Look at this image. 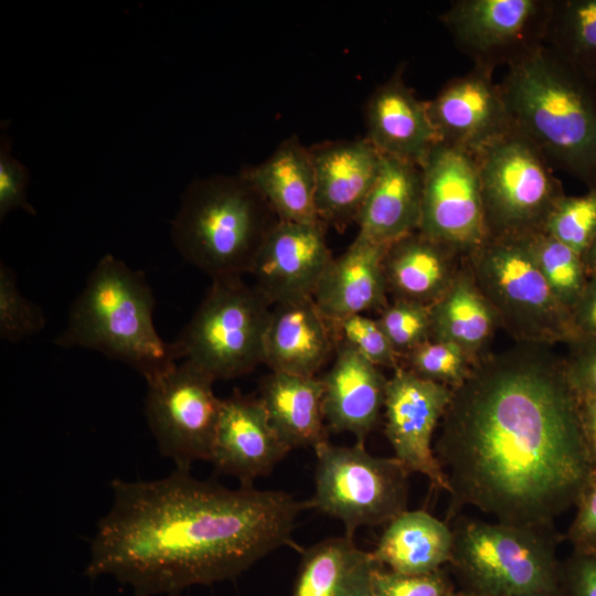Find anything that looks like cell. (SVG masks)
Here are the masks:
<instances>
[{
	"label": "cell",
	"instance_id": "4",
	"mask_svg": "<svg viewBox=\"0 0 596 596\" xmlns=\"http://www.w3.org/2000/svg\"><path fill=\"white\" fill-rule=\"evenodd\" d=\"M155 307L143 273L106 254L87 277L55 343L98 351L126 363L149 383L181 359L175 341H164L156 330Z\"/></svg>",
	"mask_w": 596,
	"mask_h": 596
},
{
	"label": "cell",
	"instance_id": "31",
	"mask_svg": "<svg viewBox=\"0 0 596 596\" xmlns=\"http://www.w3.org/2000/svg\"><path fill=\"white\" fill-rule=\"evenodd\" d=\"M523 238L553 294L571 312L588 280L583 257L544 231Z\"/></svg>",
	"mask_w": 596,
	"mask_h": 596
},
{
	"label": "cell",
	"instance_id": "23",
	"mask_svg": "<svg viewBox=\"0 0 596 596\" xmlns=\"http://www.w3.org/2000/svg\"><path fill=\"white\" fill-rule=\"evenodd\" d=\"M422 192L421 166L382 155L377 179L355 221V240L389 246L418 231Z\"/></svg>",
	"mask_w": 596,
	"mask_h": 596
},
{
	"label": "cell",
	"instance_id": "3",
	"mask_svg": "<svg viewBox=\"0 0 596 596\" xmlns=\"http://www.w3.org/2000/svg\"><path fill=\"white\" fill-rule=\"evenodd\" d=\"M499 85L512 125L553 169L596 188V85L544 44L510 64Z\"/></svg>",
	"mask_w": 596,
	"mask_h": 596
},
{
	"label": "cell",
	"instance_id": "22",
	"mask_svg": "<svg viewBox=\"0 0 596 596\" xmlns=\"http://www.w3.org/2000/svg\"><path fill=\"white\" fill-rule=\"evenodd\" d=\"M336 347L332 323L312 298L273 306L264 347L270 371L316 376Z\"/></svg>",
	"mask_w": 596,
	"mask_h": 596
},
{
	"label": "cell",
	"instance_id": "11",
	"mask_svg": "<svg viewBox=\"0 0 596 596\" xmlns=\"http://www.w3.org/2000/svg\"><path fill=\"white\" fill-rule=\"evenodd\" d=\"M213 383L188 361L147 383L145 415L160 454L175 469L211 460L222 404Z\"/></svg>",
	"mask_w": 596,
	"mask_h": 596
},
{
	"label": "cell",
	"instance_id": "8",
	"mask_svg": "<svg viewBox=\"0 0 596 596\" xmlns=\"http://www.w3.org/2000/svg\"><path fill=\"white\" fill-rule=\"evenodd\" d=\"M273 302L242 277L212 280L175 343L188 361L216 380H230L264 363Z\"/></svg>",
	"mask_w": 596,
	"mask_h": 596
},
{
	"label": "cell",
	"instance_id": "7",
	"mask_svg": "<svg viewBox=\"0 0 596 596\" xmlns=\"http://www.w3.org/2000/svg\"><path fill=\"white\" fill-rule=\"evenodd\" d=\"M464 263L502 327L518 342L551 347L575 340L558 301L523 237L488 238Z\"/></svg>",
	"mask_w": 596,
	"mask_h": 596
},
{
	"label": "cell",
	"instance_id": "37",
	"mask_svg": "<svg viewBox=\"0 0 596 596\" xmlns=\"http://www.w3.org/2000/svg\"><path fill=\"white\" fill-rule=\"evenodd\" d=\"M455 587L444 568L427 574L376 571L372 596H449Z\"/></svg>",
	"mask_w": 596,
	"mask_h": 596
},
{
	"label": "cell",
	"instance_id": "16",
	"mask_svg": "<svg viewBox=\"0 0 596 596\" xmlns=\"http://www.w3.org/2000/svg\"><path fill=\"white\" fill-rule=\"evenodd\" d=\"M492 73L475 65L467 74L446 83L426 102L438 141L475 153L512 126Z\"/></svg>",
	"mask_w": 596,
	"mask_h": 596
},
{
	"label": "cell",
	"instance_id": "24",
	"mask_svg": "<svg viewBox=\"0 0 596 596\" xmlns=\"http://www.w3.org/2000/svg\"><path fill=\"white\" fill-rule=\"evenodd\" d=\"M464 257L419 231L391 243L383 257L389 295L430 306L448 289Z\"/></svg>",
	"mask_w": 596,
	"mask_h": 596
},
{
	"label": "cell",
	"instance_id": "43",
	"mask_svg": "<svg viewBox=\"0 0 596 596\" xmlns=\"http://www.w3.org/2000/svg\"><path fill=\"white\" fill-rule=\"evenodd\" d=\"M577 411L584 445L592 471L596 470V395L577 397Z\"/></svg>",
	"mask_w": 596,
	"mask_h": 596
},
{
	"label": "cell",
	"instance_id": "40",
	"mask_svg": "<svg viewBox=\"0 0 596 596\" xmlns=\"http://www.w3.org/2000/svg\"><path fill=\"white\" fill-rule=\"evenodd\" d=\"M575 508L567 540L573 550L596 551V470L590 472Z\"/></svg>",
	"mask_w": 596,
	"mask_h": 596
},
{
	"label": "cell",
	"instance_id": "38",
	"mask_svg": "<svg viewBox=\"0 0 596 596\" xmlns=\"http://www.w3.org/2000/svg\"><path fill=\"white\" fill-rule=\"evenodd\" d=\"M30 172L25 166L12 157L10 142L6 136L0 143V219L13 210H23L36 215L34 207L29 203L26 185Z\"/></svg>",
	"mask_w": 596,
	"mask_h": 596
},
{
	"label": "cell",
	"instance_id": "32",
	"mask_svg": "<svg viewBox=\"0 0 596 596\" xmlns=\"http://www.w3.org/2000/svg\"><path fill=\"white\" fill-rule=\"evenodd\" d=\"M543 231L583 257L596 235V188L581 195L562 196Z\"/></svg>",
	"mask_w": 596,
	"mask_h": 596
},
{
	"label": "cell",
	"instance_id": "39",
	"mask_svg": "<svg viewBox=\"0 0 596 596\" xmlns=\"http://www.w3.org/2000/svg\"><path fill=\"white\" fill-rule=\"evenodd\" d=\"M567 345L563 363L572 391L576 397L596 395V340L577 339Z\"/></svg>",
	"mask_w": 596,
	"mask_h": 596
},
{
	"label": "cell",
	"instance_id": "33",
	"mask_svg": "<svg viewBox=\"0 0 596 596\" xmlns=\"http://www.w3.org/2000/svg\"><path fill=\"white\" fill-rule=\"evenodd\" d=\"M406 368L417 376L450 389L459 386L471 372L475 362L458 345L429 340L403 358Z\"/></svg>",
	"mask_w": 596,
	"mask_h": 596
},
{
	"label": "cell",
	"instance_id": "25",
	"mask_svg": "<svg viewBox=\"0 0 596 596\" xmlns=\"http://www.w3.org/2000/svg\"><path fill=\"white\" fill-rule=\"evenodd\" d=\"M240 174L260 193L278 220L321 223L310 150L297 137L284 140L265 161Z\"/></svg>",
	"mask_w": 596,
	"mask_h": 596
},
{
	"label": "cell",
	"instance_id": "12",
	"mask_svg": "<svg viewBox=\"0 0 596 596\" xmlns=\"http://www.w3.org/2000/svg\"><path fill=\"white\" fill-rule=\"evenodd\" d=\"M421 169L418 231L466 257L489 238L473 153L437 141Z\"/></svg>",
	"mask_w": 596,
	"mask_h": 596
},
{
	"label": "cell",
	"instance_id": "18",
	"mask_svg": "<svg viewBox=\"0 0 596 596\" xmlns=\"http://www.w3.org/2000/svg\"><path fill=\"white\" fill-rule=\"evenodd\" d=\"M309 150L318 217L341 232L356 221L377 179L382 153L366 138L324 142Z\"/></svg>",
	"mask_w": 596,
	"mask_h": 596
},
{
	"label": "cell",
	"instance_id": "5",
	"mask_svg": "<svg viewBox=\"0 0 596 596\" xmlns=\"http://www.w3.org/2000/svg\"><path fill=\"white\" fill-rule=\"evenodd\" d=\"M278 221L260 193L241 174L193 181L172 221L180 255L212 280L249 274Z\"/></svg>",
	"mask_w": 596,
	"mask_h": 596
},
{
	"label": "cell",
	"instance_id": "9",
	"mask_svg": "<svg viewBox=\"0 0 596 596\" xmlns=\"http://www.w3.org/2000/svg\"><path fill=\"white\" fill-rule=\"evenodd\" d=\"M473 156L489 238L543 231L565 192L539 148L512 125Z\"/></svg>",
	"mask_w": 596,
	"mask_h": 596
},
{
	"label": "cell",
	"instance_id": "17",
	"mask_svg": "<svg viewBox=\"0 0 596 596\" xmlns=\"http://www.w3.org/2000/svg\"><path fill=\"white\" fill-rule=\"evenodd\" d=\"M290 451L273 428L258 397L234 392L222 400L210 462L242 487L268 475Z\"/></svg>",
	"mask_w": 596,
	"mask_h": 596
},
{
	"label": "cell",
	"instance_id": "29",
	"mask_svg": "<svg viewBox=\"0 0 596 596\" xmlns=\"http://www.w3.org/2000/svg\"><path fill=\"white\" fill-rule=\"evenodd\" d=\"M430 340L461 348L473 362L500 327L489 302L476 286L464 259L448 289L429 306Z\"/></svg>",
	"mask_w": 596,
	"mask_h": 596
},
{
	"label": "cell",
	"instance_id": "20",
	"mask_svg": "<svg viewBox=\"0 0 596 596\" xmlns=\"http://www.w3.org/2000/svg\"><path fill=\"white\" fill-rule=\"evenodd\" d=\"M366 139L382 153L422 164L438 141L427 103L405 84L402 68L377 86L365 108Z\"/></svg>",
	"mask_w": 596,
	"mask_h": 596
},
{
	"label": "cell",
	"instance_id": "35",
	"mask_svg": "<svg viewBox=\"0 0 596 596\" xmlns=\"http://www.w3.org/2000/svg\"><path fill=\"white\" fill-rule=\"evenodd\" d=\"M376 321L400 359L430 340L429 306L393 299Z\"/></svg>",
	"mask_w": 596,
	"mask_h": 596
},
{
	"label": "cell",
	"instance_id": "15",
	"mask_svg": "<svg viewBox=\"0 0 596 596\" xmlns=\"http://www.w3.org/2000/svg\"><path fill=\"white\" fill-rule=\"evenodd\" d=\"M332 258L322 223L278 220L262 244L249 275L273 305L290 302L312 298Z\"/></svg>",
	"mask_w": 596,
	"mask_h": 596
},
{
	"label": "cell",
	"instance_id": "30",
	"mask_svg": "<svg viewBox=\"0 0 596 596\" xmlns=\"http://www.w3.org/2000/svg\"><path fill=\"white\" fill-rule=\"evenodd\" d=\"M543 44L596 85V0H553Z\"/></svg>",
	"mask_w": 596,
	"mask_h": 596
},
{
	"label": "cell",
	"instance_id": "13",
	"mask_svg": "<svg viewBox=\"0 0 596 596\" xmlns=\"http://www.w3.org/2000/svg\"><path fill=\"white\" fill-rule=\"evenodd\" d=\"M553 0H458L441 15L476 66H509L544 43Z\"/></svg>",
	"mask_w": 596,
	"mask_h": 596
},
{
	"label": "cell",
	"instance_id": "45",
	"mask_svg": "<svg viewBox=\"0 0 596 596\" xmlns=\"http://www.w3.org/2000/svg\"><path fill=\"white\" fill-rule=\"evenodd\" d=\"M449 596H477V595L460 588V589H455Z\"/></svg>",
	"mask_w": 596,
	"mask_h": 596
},
{
	"label": "cell",
	"instance_id": "34",
	"mask_svg": "<svg viewBox=\"0 0 596 596\" xmlns=\"http://www.w3.org/2000/svg\"><path fill=\"white\" fill-rule=\"evenodd\" d=\"M45 326L42 309L18 287L14 272L4 263L0 264V338L19 342L38 334Z\"/></svg>",
	"mask_w": 596,
	"mask_h": 596
},
{
	"label": "cell",
	"instance_id": "36",
	"mask_svg": "<svg viewBox=\"0 0 596 596\" xmlns=\"http://www.w3.org/2000/svg\"><path fill=\"white\" fill-rule=\"evenodd\" d=\"M337 343H343L379 368L397 370L402 365L376 319L353 315L331 322Z\"/></svg>",
	"mask_w": 596,
	"mask_h": 596
},
{
	"label": "cell",
	"instance_id": "14",
	"mask_svg": "<svg viewBox=\"0 0 596 596\" xmlns=\"http://www.w3.org/2000/svg\"><path fill=\"white\" fill-rule=\"evenodd\" d=\"M453 389L422 379L404 366L387 379L385 436L394 457L412 472L448 492L446 476L434 453V436L450 403Z\"/></svg>",
	"mask_w": 596,
	"mask_h": 596
},
{
	"label": "cell",
	"instance_id": "2",
	"mask_svg": "<svg viewBox=\"0 0 596 596\" xmlns=\"http://www.w3.org/2000/svg\"><path fill=\"white\" fill-rule=\"evenodd\" d=\"M111 490L84 573L110 576L134 596L235 578L290 544L299 513L310 509L284 491L230 489L180 469L156 480L115 479Z\"/></svg>",
	"mask_w": 596,
	"mask_h": 596
},
{
	"label": "cell",
	"instance_id": "44",
	"mask_svg": "<svg viewBox=\"0 0 596 596\" xmlns=\"http://www.w3.org/2000/svg\"><path fill=\"white\" fill-rule=\"evenodd\" d=\"M583 262L585 266V270L588 277L596 275V235L583 256Z\"/></svg>",
	"mask_w": 596,
	"mask_h": 596
},
{
	"label": "cell",
	"instance_id": "6",
	"mask_svg": "<svg viewBox=\"0 0 596 596\" xmlns=\"http://www.w3.org/2000/svg\"><path fill=\"white\" fill-rule=\"evenodd\" d=\"M449 565L477 596H564L554 529L457 517Z\"/></svg>",
	"mask_w": 596,
	"mask_h": 596
},
{
	"label": "cell",
	"instance_id": "42",
	"mask_svg": "<svg viewBox=\"0 0 596 596\" xmlns=\"http://www.w3.org/2000/svg\"><path fill=\"white\" fill-rule=\"evenodd\" d=\"M575 340H596V275L588 277L578 302L571 311Z\"/></svg>",
	"mask_w": 596,
	"mask_h": 596
},
{
	"label": "cell",
	"instance_id": "27",
	"mask_svg": "<svg viewBox=\"0 0 596 596\" xmlns=\"http://www.w3.org/2000/svg\"><path fill=\"white\" fill-rule=\"evenodd\" d=\"M381 567L351 536L329 538L304 552L291 596H372Z\"/></svg>",
	"mask_w": 596,
	"mask_h": 596
},
{
	"label": "cell",
	"instance_id": "19",
	"mask_svg": "<svg viewBox=\"0 0 596 596\" xmlns=\"http://www.w3.org/2000/svg\"><path fill=\"white\" fill-rule=\"evenodd\" d=\"M323 384V416L330 429L364 441L384 407L387 379L380 368L343 343H337Z\"/></svg>",
	"mask_w": 596,
	"mask_h": 596
},
{
	"label": "cell",
	"instance_id": "21",
	"mask_svg": "<svg viewBox=\"0 0 596 596\" xmlns=\"http://www.w3.org/2000/svg\"><path fill=\"white\" fill-rule=\"evenodd\" d=\"M387 246L355 240L333 257L322 274L312 299L330 322L353 315L381 312L389 304L383 270Z\"/></svg>",
	"mask_w": 596,
	"mask_h": 596
},
{
	"label": "cell",
	"instance_id": "28",
	"mask_svg": "<svg viewBox=\"0 0 596 596\" xmlns=\"http://www.w3.org/2000/svg\"><path fill=\"white\" fill-rule=\"evenodd\" d=\"M453 547L454 531L446 521L406 510L387 523L372 553L386 570L427 574L449 565Z\"/></svg>",
	"mask_w": 596,
	"mask_h": 596
},
{
	"label": "cell",
	"instance_id": "10",
	"mask_svg": "<svg viewBox=\"0 0 596 596\" xmlns=\"http://www.w3.org/2000/svg\"><path fill=\"white\" fill-rule=\"evenodd\" d=\"M315 492L310 509L338 519L345 535L365 525L387 524L407 510L411 472L395 457H376L364 441L315 448Z\"/></svg>",
	"mask_w": 596,
	"mask_h": 596
},
{
	"label": "cell",
	"instance_id": "26",
	"mask_svg": "<svg viewBox=\"0 0 596 596\" xmlns=\"http://www.w3.org/2000/svg\"><path fill=\"white\" fill-rule=\"evenodd\" d=\"M258 390L273 428L290 450L328 441L320 377L270 371Z\"/></svg>",
	"mask_w": 596,
	"mask_h": 596
},
{
	"label": "cell",
	"instance_id": "41",
	"mask_svg": "<svg viewBox=\"0 0 596 596\" xmlns=\"http://www.w3.org/2000/svg\"><path fill=\"white\" fill-rule=\"evenodd\" d=\"M561 576L564 596H596V551L573 550Z\"/></svg>",
	"mask_w": 596,
	"mask_h": 596
},
{
	"label": "cell",
	"instance_id": "1",
	"mask_svg": "<svg viewBox=\"0 0 596 596\" xmlns=\"http://www.w3.org/2000/svg\"><path fill=\"white\" fill-rule=\"evenodd\" d=\"M434 453L448 485L446 522L468 507L554 529L592 472L563 359L526 343L480 356L453 390Z\"/></svg>",
	"mask_w": 596,
	"mask_h": 596
}]
</instances>
